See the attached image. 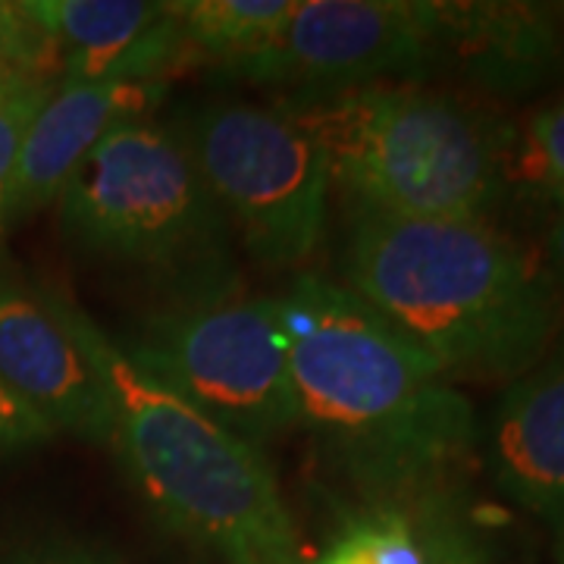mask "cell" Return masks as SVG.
Masks as SVG:
<instances>
[{"label": "cell", "mask_w": 564, "mask_h": 564, "mask_svg": "<svg viewBox=\"0 0 564 564\" xmlns=\"http://www.w3.org/2000/svg\"><path fill=\"white\" fill-rule=\"evenodd\" d=\"M0 564H117L107 549L79 540H32L0 555Z\"/></svg>", "instance_id": "obj_20"}, {"label": "cell", "mask_w": 564, "mask_h": 564, "mask_svg": "<svg viewBox=\"0 0 564 564\" xmlns=\"http://www.w3.org/2000/svg\"><path fill=\"white\" fill-rule=\"evenodd\" d=\"M57 207L69 242L158 282L166 304L229 299L236 289L232 229L170 126L113 129Z\"/></svg>", "instance_id": "obj_5"}, {"label": "cell", "mask_w": 564, "mask_h": 564, "mask_svg": "<svg viewBox=\"0 0 564 564\" xmlns=\"http://www.w3.org/2000/svg\"><path fill=\"white\" fill-rule=\"evenodd\" d=\"M317 144L329 185L355 214L395 220H486L502 198L511 139L462 95L377 82L280 98Z\"/></svg>", "instance_id": "obj_4"}, {"label": "cell", "mask_w": 564, "mask_h": 564, "mask_svg": "<svg viewBox=\"0 0 564 564\" xmlns=\"http://www.w3.org/2000/svg\"><path fill=\"white\" fill-rule=\"evenodd\" d=\"M280 321L299 426L317 436L358 502L445 489L477 426L436 361L321 276L292 282Z\"/></svg>", "instance_id": "obj_1"}, {"label": "cell", "mask_w": 564, "mask_h": 564, "mask_svg": "<svg viewBox=\"0 0 564 564\" xmlns=\"http://www.w3.org/2000/svg\"><path fill=\"white\" fill-rule=\"evenodd\" d=\"M433 0H295L280 39L223 76L304 91H343L433 73Z\"/></svg>", "instance_id": "obj_8"}, {"label": "cell", "mask_w": 564, "mask_h": 564, "mask_svg": "<svg viewBox=\"0 0 564 564\" xmlns=\"http://www.w3.org/2000/svg\"><path fill=\"white\" fill-rule=\"evenodd\" d=\"M57 433L41 421L39 414L22 404L7 386L0 383V458L32 452L39 445L51 443Z\"/></svg>", "instance_id": "obj_19"}, {"label": "cell", "mask_w": 564, "mask_h": 564, "mask_svg": "<svg viewBox=\"0 0 564 564\" xmlns=\"http://www.w3.org/2000/svg\"><path fill=\"white\" fill-rule=\"evenodd\" d=\"M508 176L540 188L552 202L564 198V98L527 122L521 141L511 148Z\"/></svg>", "instance_id": "obj_16"}, {"label": "cell", "mask_w": 564, "mask_h": 564, "mask_svg": "<svg viewBox=\"0 0 564 564\" xmlns=\"http://www.w3.org/2000/svg\"><path fill=\"white\" fill-rule=\"evenodd\" d=\"M170 129L254 261L292 267L314 254L333 185L317 144L280 107L198 104Z\"/></svg>", "instance_id": "obj_6"}, {"label": "cell", "mask_w": 564, "mask_h": 564, "mask_svg": "<svg viewBox=\"0 0 564 564\" xmlns=\"http://www.w3.org/2000/svg\"><path fill=\"white\" fill-rule=\"evenodd\" d=\"M489 470L508 499L564 521V351L508 386L489 421Z\"/></svg>", "instance_id": "obj_13"}, {"label": "cell", "mask_w": 564, "mask_h": 564, "mask_svg": "<svg viewBox=\"0 0 564 564\" xmlns=\"http://www.w3.org/2000/svg\"><path fill=\"white\" fill-rule=\"evenodd\" d=\"M555 530H558V564H564V521Z\"/></svg>", "instance_id": "obj_22"}, {"label": "cell", "mask_w": 564, "mask_h": 564, "mask_svg": "<svg viewBox=\"0 0 564 564\" xmlns=\"http://www.w3.org/2000/svg\"><path fill=\"white\" fill-rule=\"evenodd\" d=\"M0 383L54 433L110 440L107 392L66 321L61 292L32 282L0 248Z\"/></svg>", "instance_id": "obj_9"}, {"label": "cell", "mask_w": 564, "mask_h": 564, "mask_svg": "<svg viewBox=\"0 0 564 564\" xmlns=\"http://www.w3.org/2000/svg\"><path fill=\"white\" fill-rule=\"evenodd\" d=\"M25 76L57 79V54L25 0H0V91Z\"/></svg>", "instance_id": "obj_17"}, {"label": "cell", "mask_w": 564, "mask_h": 564, "mask_svg": "<svg viewBox=\"0 0 564 564\" xmlns=\"http://www.w3.org/2000/svg\"><path fill=\"white\" fill-rule=\"evenodd\" d=\"M314 564H484V549L445 492H421L358 502Z\"/></svg>", "instance_id": "obj_14"}, {"label": "cell", "mask_w": 564, "mask_h": 564, "mask_svg": "<svg viewBox=\"0 0 564 564\" xmlns=\"http://www.w3.org/2000/svg\"><path fill=\"white\" fill-rule=\"evenodd\" d=\"M295 0H176L188 63L220 73L263 54L280 39Z\"/></svg>", "instance_id": "obj_15"}, {"label": "cell", "mask_w": 564, "mask_h": 564, "mask_svg": "<svg viewBox=\"0 0 564 564\" xmlns=\"http://www.w3.org/2000/svg\"><path fill=\"white\" fill-rule=\"evenodd\" d=\"M343 276L445 377L518 380L543 361L562 323L549 267L489 220L355 214Z\"/></svg>", "instance_id": "obj_2"}, {"label": "cell", "mask_w": 564, "mask_h": 564, "mask_svg": "<svg viewBox=\"0 0 564 564\" xmlns=\"http://www.w3.org/2000/svg\"><path fill=\"white\" fill-rule=\"evenodd\" d=\"M63 82H166L188 63L176 0H25Z\"/></svg>", "instance_id": "obj_11"}, {"label": "cell", "mask_w": 564, "mask_h": 564, "mask_svg": "<svg viewBox=\"0 0 564 564\" xmlns=\"http://www.w3.org/2000/svg\"><path fill=\"white\" fill-rule=\"evenodd\" d=\"M61 304L107 392V443L158 521L226 564H304L261 448L148 377L79 304Z\"/></svg>", "instance_id": "obj_3"}, {"label": "cell", "mask_w": 564, "mask_h": 564, "mask_svg": "<svg viewBox=\"0 0 564 564\" xmlns=\"http://www.w3.org/2000/svg\"><path fill=\"white\" fill-rule=\"evenodd\" d=\"M433 73L518 98L564 73V3L433 0Z\"/></svg>", "instance_id": "obj_12"}, {"label": "cell", "mask_w": 564, "mask_h": 564, "mask_svg": "<svg viewBox=\"0 0 564 564\" xmlns=\"http://www.w3.org/2000/svg\"><path fill=\"white\" fill-rule=\"evenodd\" d=\"M555 214H552V226H549V263H552V280L558 285L564 302V198L552 202Z\"/></svg>", "instance_id": "obj_21"}, {"label": "cell", "mask_w": 564, "mask_h": 564, "mask_svg": "<svg viewBox=\"0 0 564 564\" xmlns=\"http://www.w3.org/2000/svg\"><path fill=\"white\" fill-rule=\"evenodd\" d=\"M122 351L170 392L261 448L299 426L280 299L166 304Z\"/></svg>", "instance_id": "obj_7"}, {"label": "cell", "mask_w": 564, "mask_h": 564, "mask_svg": "<svg viewBox=\"0 0 564 564\" xmlns=\"http://www.w3.org/2000/svg\"><path fill=\"white\" fill-rule=\"evenodd\" d=\"M57 79L51 76H25L0 91V204L7 195V185L13 176V163L20 154L22 135L29 122L35 120L47 95L54 91Z\"/></svg>", "instance_id": "obj_18"}, {"label": "cell", "mask_w": 564, "mask_h": 564, "mask_svg": "<svg viewBox=\"0 0 564 564\" xmlns=\"http://www.w3.org/2000/svg\"><path fill=\"white\" fill-rule=\"evenodd\" d=\"M163 98L166 82L57 79L22 135L13 176L0 204V245L20 223L41 214L47 204L61 202L66 182L113 129L148 120Z\"/></svg>", "instance_id": "obj_10"}]
</instances>
